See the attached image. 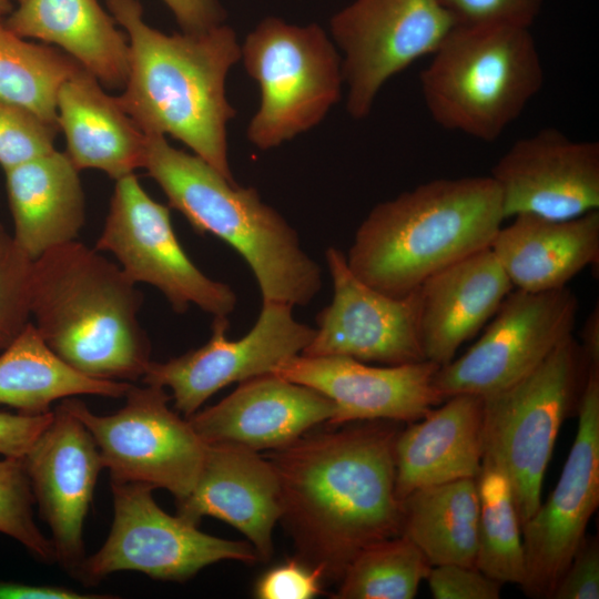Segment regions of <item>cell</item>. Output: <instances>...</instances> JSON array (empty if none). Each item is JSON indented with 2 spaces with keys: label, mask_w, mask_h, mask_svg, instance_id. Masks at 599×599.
<instances>
[{
  "label": "cell",
  "mask_w": 599,
  "mask_h": 599,
  "mask_svg": "<svg viewBox=\"0 0 599 599\" xmlns=\"http://www.w3.org/2000/svg\"><path fill=\"white\" fill-rule=\"evenodd\" d=\"M392 420L308 432L267 455L281 490V517L296 558L338 582L364 548L400 535Z\"/></svg>",
  "instance_id": "cell-1"
},
{
  "label": "cell",
  "mask_w": 599,
  "mask_h": 599,
  "mask_svg": "<svg viewBox=\"0 0 599 599\" xmlns=\"http://www.w3.org/2000/svg\"><path fill=\"white\" fill-rule=\"evenodd\" d=\"M105 3L129 44L120 105L144 133L172 136L235 182L227 124L236 111L225 91L227 74L241 60L235 31L222 23L202 32L166 34L144 21L140 0Z\"/></svg>",
  "instance_id": "cell-2"
},
{
  "label": "cell",
  "mask_w": 599,
  "mask_h": 599,
  "mask_svg": "<svg viewBox=\"0 0 599 599\" xmlns=\"http://www.w3.org/2000/svg\"><path fill=\"white\" fill-rule=\"evenodd\" d=\"M143 294L121 267L81 242L32 264L31 317L69 366L97 379H141L151 345L139 322Z\"/></svg>",
  "instance_id": "cell-3"
},
{
  "label": "cell",
  "mask_w": 599,
  "mask_h": 599,
  "mask_svg": "<svg viewBox=\"0 0 599 599\" xmlns=\"http://www.w3.org/2000/svg\"><path fill=\"white\" fill-rule=\"evenodd\" d=\"M504 220L490 175L424 182L369 211L347 265L370 287L402 297L439 270L489 247Z\"/></svg>",
  "instance_id": "cell-4"
},
{
  "label": "cell",
  "mask_w": 599,
  "mask_h": 599,
  "mask_svg": "<svg viewBox=\"0 0 599 599\" xmlns=\"http://www.w3.org/2000/svg\"><path fill=\"white\" fill-rule=\"evenodd\" d=\"M143 169L192 227L232 246L248 264L262 303H311L322 288V268L302 247L297 232L256 189L231 182L195 154L145 132Z\"/></svg>",
  "instance_id": "cell-5"
},
{
  "label": "cell",
  "mask_w": 599,
  "mask_h": 599,
  "mask_svg": "<svg viewBox=\"0 0 599 599\" xmlns=\"http://www.w3.org/2000/svg\"><path fill=\"white\" fill-rule=\"evenodd\" d=\"M529 28L454 27L420 73L432 119L445 130L493 142L544 85Z\"/></svg>",
  "instance_id": "cell-6"
},
{
  "label": "cell",
  "mask_w": 599,
  "mask_h": 599,
  "mask_svg": "<svg viewBox=\"0 0 599 599\" xmlns=\"http://www.w3.org/2000/svg\"><path fill=\"white\" fill-rule=\"evenodd\" d=\"M587 372L570 335L530 374L484 397L483 460L507 476L521 526L541 504L556 439L564 420L577 412Z\"/></svg>",
  "instance_id": "cell-7"
},
{
  "label": "cell",
  "mask_w": 599,
  "mask_h": 599,
  "mask_svg": "<svg viewBox=\"0 0 599 599\" xmlns=\"http://www.w3.org/2000/svg\"><path fill=\"white\" fill-rule=\"evenodd\" d=\"M241 59L260 88V105L246 128L260 150L313 129L341 100L342 55L317 23L266 17L241 44Z\"/></svg>",
  "instance_id": "cell-8"
},
{
  "label": "cell",
  "mask_w": 599,
  "mask_h": 599,
  "mask_svg": "<svg viewBox=\"0 0 599 599\" xmlns=\"http://www.w3.org/2000/svg\"><path fill=\"white\" fill-rule=\"evenodd\" d=\"M124 397V406L110 415L92 413L75 397L61 404L91 433L111 480L166 489L182 500L199 479L206 444L169 407L165 388L132 384Z\"/></svg>",
  "instance_id": "cell-9"
},
{
  "label": "cell",
  "mask_w": 599,
  "mask_h": 599,
  "mask_svg": "<svg viewBox=\"0 0 599 599\" xmlns=\"http://www.w3.org/2000/svg\"><path fill=\"white\" fill-rule=\"evenodd\" d=\"M111 530L103 546L84 559L77 575L83 583L93 585L123 570L183 582L219 561L260 560L251 542L207 535L181 515L165 512L149 485L111 480Z\"/></svg>",
  "instance_id": "cell-10"
},
{
  "label": "cell",
  "mask_w": 599,
  "mask_h": 599,
  "mask_svg": "<svg viewBox=\"0 0 599 599\" xmlns=\"http://www.w3.org/2000/svg\"><path fill=\"white\" fill-rule=\"evenodd\" d=\"M94 248L111 253L135 284L160 291L176 313L194 305L213 317H229L235 309L233 288L192 262L176 237L170 207L154 201L135 174L115 181Z\"/></svg>",
  "instance_id": "cell-11"
},
{
  "label": "cell",
  "mask_w": 599,
  "mask_h": 599,
  "mask_svg": "<svg viewBox=\"0 0 599 599\" xmlns=\"http://www.w3.org/2000/svg\"><path fill=\"white\" fill-rule=\"evenodd\" d=\"M454 27L438 0H353L334 13L329 30L343 54L349 115L365 119L384 84L432 55Z\"/></svg>",
  "instance_id": "cell-12"
},
{
  "label": "cell",
  "mask_w": 599,
  "mask_h": 599,
  "mask_svg": "<svg viewBox=\"0 0 599 599\" xmlns=\"http://www.w3.org/2000/svg\"><path fill=\"white\" fill-rule=\"evenodd\" d=\"M579 311L568 286L514 288L480 338L459 358L439 366L434 385L444 399L457 394L488 397L522 379L568 336Z\"/></svg>",
  "instance_id": "cell-13"
},
{
  "label": "cell",
  "mask_w": 599,
  "mask_h": 599,
  "mask_svg": "<svg viewBox=\"0 0 599 599\" xmlns=\"http://www.w3.org/2000/svg\"><path fill=\"white\" fill-rule=\"evenodd\" d=\"M578 427L556 487L521 526L524 592L551 595L586 537L599 505V369L588 368L577 406Z\"/></svg>",
  "instance_id": "cell-14"
},
{
  "label": "cell",
  "mask_w": 599,
  "mask_h": 599,
  "mask_svg": "<svg viewBox=\"0 0 599 599\" xmlns=\"http://www.w3.org/2000/svg\"><path fill=\"white\" fill-rule=\"evenodd\" d=\"M227 316H215L210 339L166 362H150L141 380L169 388L174 407L191 416L216 392L232 383L272 373L282 362L302 354L315 328L298 322L293 306L262 303L260 315L243 337L229 339Z\"/></svg>",
  "instance_id": "cell-15"
},
{
  "label": "cell",
  "mask_w": 599,
  "mask_h": 599,
  "mask_svg": "<svg viewBox=\"0 0 599 599\" xmlns=\"http://www.w3.org/2000/svg\"><path fill=\"white\" fill-rule=\"evenodd\" d=\"M325 260L333 297L316 316L315 334L302 355L344 356L384 365L425 361L419 287L393 297L361 281L337 247L329 246Z\"/></svg>",
  "instance_id": "cell-16"
},
{
  "label": "cell",
  "mask_w": 599,
  "mask_h": 599,
  "mask_svg": "<svg viewBox=\"0 0 599 599\" xmlns=\"http://www.w3.org/2000/svg\"><path fill=\"white\" fill-rule=\"evenodd\" d=\"M504 217L569 220L599 210V143L555 128L517 140L496 162Z\"/></svg>",
  "instance_id": "cell-17"
},
{
  "label": "cell",
  "mask_w": 599,
  "mask_h": 599,
  "mask_svg": "<svg viewBox=\"0 0 599 599\" xmlns=\"http://www.w3.org/2000/svg\"><path fill=\"white\" fill-rule=\"evenodd\" d=\"M34 501L52 534L55 559L77 578L83 526L102 458L91 433L61 403L23 457Z\"/></svg>",
  "instance_id": "cell-18"
},
{
  "label": "cell",
  "mask_w": 599,
  "mask_h": 599,
  "mask_svg": "<svg viewBox=\"0 0 599 599\" xmlns=\"http://www.w3.org/2000/svg\"><path fill=\"white\" fill-rule=\"evenodd\" d=\"M439 365L430 361L372 366L344 356L296 355L273 374L309 386L335 405L328 425L361 420L413 423L445 399L434 385Z\"/></svg>",
  "instance_id": "cell-19"
},
{
  "label": "cell",
  "mask_w": 599,
  "mask_h": 599,
  "mask_svg": "<svg viewBox=\"0 0 599 599\" xmlns=\"http://www.w3.org/2000/svg\"><path fill=\"white\" fill-rule=\"evenodd\" d=\"M334 412L321 392L268 373L241 382L221 402L186 418L206 445L232 443L257 451L288 446L328 424Z\"/></svg>",
  "instance_id": "cell-20"
},
{
  "label": "cell",
  "mask_w": 599,
  "mask_h": 599,
  "mask_svg": "<svg viewBox=\"0 0 599 599\" xmlns=\"http://www.w3.org/2000/svg\"><path fill=\"white\" fill-rule=\"evenodd\" d=\"M177 502V514L199 525L204 516L219 518L241 531L260 560L274 551L273 530L281 517L276 471L256 450L232 443L206 445L205 458L192 491Z\"/></svg>",
  "instance_id": "cell-21"
},
{
  "label": "cell",
  "mask_w": 599,
  "mask_h": 599,
  "mask_svg": "<svg viewBox=\"0 0 599 599\" xmlns=\"http://www.w3.org/2000/svg\"><path fill=\"white\" fill-rule=\"evenodd\" d=\"M514 290L490 246L439 270L419 286V332L425 358H455Z\"/></svg>",
  "instance_id": "cell-22"
},
{
  "label": "cell",
  "mask_w": 599,
  "mask_h": 599,
  "mask_svg": "<svg viewBox=\"0 0 599 599\" xmlns=\"http://www.w3.org/2000/svg\"><path fill=\"white\" fill-rule=\"evenodd\" d=\"M484 397L457 394L399 430L394 448L395 493L477 478L483 464Z\"/></svg>",
  "instance_id": "cell-23"
},
{
  "label": "cell",
  "mask_w": 599,
  "mask_h": 599,
  "mask_svg": "<svg viewBox=\"0 0 599 599\" xmlns=\"http://www.w3.org/2000/svg\"><path fill=\"white\" fill-rule=\"evenodd\" d=\"M500 226L490 248L514 288L544 292L568 286L599 262V210L569 220L520 214Z\"/></svg>",
  "instance_id": "cell-24"
},
{
  "label": "cell",
  "mask_w": 599,
  "mask_h": 599,
  "mask_svg": "<svg viewBox=\"0 0 599 599\" xmlns=\"http://www.w3.org/2000/svg\"><path fill=\"white\" fill-rule=\"evenodd\" d=\"M57 122L64 152L79 171L97 169L116 181L143 169L144 132L84 68L61 85Z\"/></svg>",
  "instance_id": "cell-25"
},
{
  "label": "cell",
  "mask_w": 599,
  "mask_h": 599,
  "mask_svg": "<svg viewBox=\"0 0 599 599\" xmlns=\"http://www.w3.org/2000/svg\"><path fill=\"white\" fill-rule=\"evenodd\" d=\"M12 236L32 260L77 241L85 222V197L65 152L57 149L3 171Z\"/></svg>",
  "instance_id": "cell-26"
},
{
  "label": "cell",
  "mask_w": 599,
  "mask_h": 599,
  "mask_svg": "<svg viewBox=\"0 0 599 599\" xmlns=\"http://www.w3.org/2000/svg\"><path fill=\"white\" fill-rule=\"evenodd\" d=\"M3 23L22 38L57 45L103 87L123 89L128 38L98 0H18Z\"/></svg>",
  "instance_id": "cell-27"
},
{
  "label": "cell",
  "mask_w": 599,
  "mask_h": 599,
  "mask_svg": "<svg viewBox=\"0 0 599 599\" xmlns=\"http://www.w3.org/2000/svg\"><path fill=\"white\" fill-rule=\"evenodd\" d=\"M131 385L79 373L53 353L32 322L0 352V405L21 414H45L52 403L79 395L121 398Z\"/></svg>",
  "instance_id": "cell-28"
},
{
  "label": "cell",
  "mask_w": 599,
  "mask_h": 599,
  "mask_svg": "<svg viewBox=\"0 0 599 599\" xmlns=\"http://www.w3.org/2000/svg\"><path fill=\"white\" fill-rule=\"evenodd\" d=\"M400 535L432 566L458 564L476 568L479 496L476 478L415 489L400 500Z\"/></svg>",
  "instance_id": "cell-29"
},
{
  "label": "cell",
  "mask_w": 599,
  "mask_h": 599,
  "mask_svg": "<svg viewBox=\"0 0 599 599\" xmlns=\"http://www.w3.org/2000/svg\"><path fill=\"white\" fill-rule=\"evenodd\" d=\"M83 67L62 50L28 41L0 20V99L57 124L61 85Z\"/></svg>",
  "instance_id": "cell-30"
},
{
  "label": "cell",
  "mask_w": 599,
  "mask_h": 599,
  "mask_svg": "<svg viewBox=\"0 0 599 599\" xmlns=\"http://www.w3.org/2000/svg\"><path fill=\"white\" fill-rule=\"evenodd\" d=\"M479 496L476 568L501 582L521 587L526 577L521 524L505 473L483 460L476 478Z\"/></svg>",
  "instance_id": "cell-31"
},
{
  "label": "cell",
  "mask_w": 599,
  "mask_h": 599,
  "mask_svg": "<svg viewBox=\"0 0 599 599\" xmlns=\"http://www.w3.org/2000/svg\"><path fill=\"white\" fill-rule=\"evenodd\" d=\"M430 562L403 535L359 551L346 567L336 599H412L427 578Z\"/></svg>",
  "instance_id": "cell-32"
},
{
  "label": "cell",
  "mask_w": 599,
  "mask_h": 599,
  "mask_svg": "<svg viewBox=\"0 0 599 599\" xmlns=\"http://www.w3.org/2000/svg\"><path fill=\"white\" fill-rule=\"evenodd\" d=\"M34 497L23 457L0 459V532L23 545L39 560L57 561L51 539L33 518Z\"/></svg>",
  "instance_id": "cell-33"
},
{
  "label": "cell",
  "mask_w": 599,
  "mask_h": 599,
  "mask_svg": "<svg viewBox=\"0 0 599 599\" xmlns=\"http://www.w3.org/2000/svg\"><path fill=\"white\" fill-rule=\"evenodd\" d=\"M32 264L0 224V352L31 322Z\"/></svg>",
  "instance_id": "cell-34"
},
{
  "label": "cell",
  "mask_w": 599,
  "mask_h": 599,
  "mask_svg": "<svg viewBox=\"0 0 599 599\" xmlns=\"http://www.w3.org/2000/svg\"><path fill=\"white\" fill-rule=\"evenodd\" d=\"M59 126L0 99V166L3 171L51 153Z\"/></svg>",
  "instance_id": "cell-35"
},
{
  "label": "cell",
  "mask_w": 599,
  "mask_h": 599,
  "mask_svg": "<svg viewBox=\"0 0 599 599\" xmlns=\"http://www.w3.org/2000/svg\"><path fill=\"white\" fill-rule=\"evenodd\" d=\"M455 27L511 26L529 28L545 0H438Z\"/></svg>",
  "instance_id": "cell-36"
},
{
  "label": "cell",
  "mask_w": 599,
  "mask_h": 599,
  "mask_svg": "<svg viewBox=\"0 0 599 599\" xmlns=\"http://www.w3.org/2000/svg\"><path fill=\"white\" fill-rule=\"evenodd\" d=\"M323 582L319 569L295 557L266 570L255 583L254 596L260 599H312L322 592Z\"/></svg>",
  "instance_id": "cell-37"
},
{
  "label": "cell",
  "mask_w": 599,
  "mask_h": 599,
  "mask_svg": "<svg viewBox=\"0 0 599 599\" xmlns=\"http://www.w3.org/2000/svg\"><path fill=\"white\" fill-rule=\"evenodd\" d=\"M426 579L435 599H498L502 585L475 567L458 564L432 566Z\"/></svg>",
  "instance_id": "cell-38"
},
{
  "label": "cell",
  "mask_w": 599,
  "mask_h": 599,
  "mask_svg": "<svg viewBox=\"0 0 599 599\" xmlns=\"http://www.w3.org/2000/svg\"><path fill=\"white\" fill-rule=\"evenodd\" d=\"M551 598H599V542L596 537H585L558 581Z\"/></svg>",
  "instance_id": "cell-39"
},
{
  "label": "cell",
  "mask_w": 599,
  "mask_h": 599,
  "mask_svg": "<svg viewBox=\"0 0 599 599\" xmlns=\"http://www.w3.org/2000/svg\"><path fill=\"white\" fill-rule=\"evenodd\" d=\"M52 417L53 410L41 415L0 412V455L24 457Z\"/></svg>",
  "instance_id": "cell-40"
},
{
  "label": "cell",
  "mask_w": 599,
  "mask_h": 599,
  "mask_svg": "<svg viewBox=\"0 0 599 599\" xmlns=\"http://www.w3.org/2000/svg\"><path fill=\"white\" fill-rule=\"evenodd\" d=\"M183 32H202L224 23L226 13L219 0H162Z\"/></svg>",
  "instance_id": "cell-41"
},
{
  "label": "cell",
  "mask_w": 599,
  "mask_h": 599,
  "mask_svg": "<svg viewBox=\"0 0 599 599\" xmlns=\"http://www.w3.org/2000/svg\"><path fill=\"white\" fill-rule=\"evenodd\" d=\"M112 596L82 593L62 586L0 581V599H103Z\"/></svg>",
  "instance_id": "cell-42"
},
{
  "label": "cell",
  "mask_w": 599,
  "mask_h": 599,
  "mask_svg": "<svg viewBox=\"0 0 599 599\" xmlns=\"http://www.w3.org/2000/svg\"><path fill=\"white\" fill-rule=\"evenodd\" d=\"M588 368L599 369V307L596 305L587 316L579 343Z\"/></svg>",
  "instance_id": "cell-43"
},
{
  "label": "cell",
  "mask_w": 599,
  "mask_h": 599,
  "mask_svg": "<svg viewBox=\"0 0 599 599\" xmlns=\"http://www.w3.org/2000/svg\"><path fill=\"white\" fill-rule=\"evenodd\" d=\"M13 8L11 0H0V20H4Z\"/></svg>",
  "instance_id": "cell-44"
},
{
  "label": "cell",
  "mask_w": 599,
  "mask_h": 599,
  "mask_svg": "<svg viewBox=\"0 0 599 599\" xmlns=\"http://www.w3.org/2000/svg\"><path fill=\"white\" fill-rule=\"evenodd\" d=\"M18 1V0H17Z\"/></svg>",
  "instance_id": "cell-45"
}]
</instances>
